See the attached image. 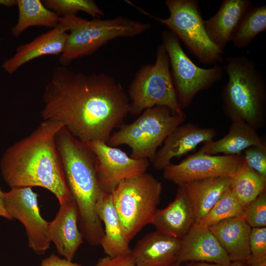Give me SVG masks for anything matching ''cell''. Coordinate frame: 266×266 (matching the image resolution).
<instances>
[{"label":"cell","mask_w":266,"mask_h":266,"mask_svg":"<svg viewBox=\"0 0 266 266\" xmlns=\"http://www.w3.org/2000/svg\"><path fill=\"white\" fill-rule=\"evenodd\" d=\"M43 120L55 121L79 140L106 142L130 112L122 85L104 73L86 74L58 66L43 95Z\"/></svg>","instance_id":"obj_1"},{"label":"cell","mask_w":266,"mask_h":266,"mask_svg":"<svg viewBox=\"0 0 266 266\" xmlns=\"http://www.w3.org/2000/svg\"><path fill=\"white\" fill-rule=\"evenodd\" d=\"M63 127L60 122L43 120L29 135L6 149L0 168L10 188L42 187L54 194L60 204L72 199L55 141Z\"/></svg>","instance_id":"obj_2"},{"label":"cell","mask_w":266,"mask_h":266,"mask_svg":"<svg viewBox=\"0 0 266 266\" xmlns=\"http://www.w3.org/2000/svg\"><path fill=\"white\" fill-rule=\"evenodd\" d=\"M55 141L67 186L77 207L79 227L94 229L101 223L96 208L104 193L98 180L97 157L88 143L74 137L65 127L57 133Z\"/></svg>","instance_id":"obj_3"},{"label":"cell","mask_w":266,"mask_h":266,"mask_svg":"<svg viewBox=\"0 0 266 266\" xmlns=\"http://www.w3.org/2000/svg\"><path fill=\"white\" fill-rule=\"evenodd\" d=\"M224 68L228 81L221 90L224 114L232 122H245L256 130L266 117V83L254 62L243 56H227Z\"/></svg>","instance_id":"obj_4"},{"label":"cell","mask_w":266,"mask_h":266,"mask_svg":"<svg viewBox=\"0 0 266 266\" xmlns=\"http://www.w3.org/2000/svg\"><path fill=\"white\" fill-rule=\"evenodd\" d=\"M67 27L68 36L59 61L62 66L73 60L92 54L116 38L132 37L150 29L151 25L122 16L87 20L76 16L60 17Z\"/></svg>","instance_id":"obj_5"},{"label":"cell","mask_w":266,"mask_h":266,"mask_svg":"<svg viewBox=\"0 0 266 266\" xmlns=\"http://www.w3.org/2000/svg\"><path fill=\"white\" fill-rule=\"evenodd\" d=\"M185 117L183 112L173 114L165 106L147 108L133 122L122 124L106 143L112 147L127 145L132 150L131 157L152 163L158 148Z\"/></svg>","instance_id":"obj_6"},{"label":"cell","mask_w":266,"mask_h":266,"mask_svg":"<svg viewBox=\"0 0 266 266\" xmlns=\"http://www.w3.org/2000/svg\"><path fill=\"white\" fill-rule=\"evenodd\" d=\"M162 189V183L146 172L121 181L111 193L123 235L128 242L144 227L151 224Z\"/></svg>","instance_id":"obj_7"},{"label":"cell","mask_w":266,"mask_h":266,"mask_svg":"<svg viewBox=\"0 0 266 266\" xmlns=\"http://www.w3.org/2000/svg\"><path fill=\"white\" fill-rule=\"evenodd\" d=\"M127 94L129 114L133 115L139 116L146 109L156 106H166L173 114L183 112L172 80L169 58L162 44L157 48L155 64L139 69Z\"/></svg>","instance_id":"obj_8"},{"label":"cell","mask_w":266,"mask_h":266,"mask_svg":"<svg viewBox=\"0 0 266 266\" xmlns=\"http://www.w3.org/2000/svg\"><path fill=\"white\" fill-rule=\"evenodd\" d=\"M165 4L169 13L166 18L148 16L166 26L169 31L181 39L199 61L211 65L222 62L224 51L209 39L198 0H166Z\"/></svg>","instance_id":"obj_9"},{"label":"cell","mask_w":266,"mask_h":266,"mask_svg":"<svg viewBox=\"0 0 266 266\" xmlns=\"http://www.w3.org/2000/svg\"><path fill=\"white\" fill-rule=\"evenodd\" d=\"M162 44L169 58L172 80L181 109L196 95L209 89L222 77L224 68L216 64L209 68L197 66L183 51L178 38L169 31L162 33Z\"/></svg>","instance_id":"obj_10"},{"label":"cell","mask_w":266,"mask_h":266,"mask_svg":"<svg viewBox=\"0 0 266 266\" xmlns=\"http://www.w3.org/2000/svg\"><path fill=\"white\" fill-rule=\"evenodd\" d=\"M37 198L32 187L12 188L4 192L7 211L13 219L24 225L29 247L37 255H41L50 248L51 241L48 233L49 222L40 214Z\"/></svg>","instance_id":"obj_11"},{"label":"cell","mask_w":266,"mask_h":266,"mask_svg":"<svg viewBox=\"0 0 266 266\" xmlns=\"http://www.w3.org/2000/svg\"><path fill=\"white\" fill-rule=\"evenodd\" d=\"M243 159L242 154L213 155L198 151L179 164H169L163 169V176L178 186L202 179L232 177Z\"/></svg>","instance_id":"obj_12"},{"label":"cell","mask_w":266,"mask_h":266,"mask_svg":"<svg viewBox=\"0 0 266 266\" xmlns=\"http://www.w3.org/2000/svg\"><path fill=\"white\" fill-rule=\"evenodd\" d=\"M97 159V175L102 190L111 193L121 181L139 176L149 166L148 159H135L103 141L88 143Z\"/></svg>","instance_id":"obj_13"},{"label":"cell","mask_w":266,"mask_h":266,"mask_svg":"<svg viewBox=\"0 0 266 266\" xmlns=\"http://www.w3.org/2000/svg\"><path fill=\"white\" fill-rule=\"evenodd\" d=\"M216 135L213 128H202L193 124L179 125L165 139L152 162L156 169L163 170L178 158L193 151L199 144L213 140Z\"/></svg>","instance_id":"obj_14"},{"label":"cell","mask_w":266,"mask_h":266,"mask_svg":"<svg viewBox=\"0 0 266 266\" xmlns=\"http://www.w3.org/2000/svg\"><path fill=\"white\" fill-rule=\"evenodd\" d=\"M207 262L228 265L227 253L208 227L198 223L181 240L176 263Z\"/></svg>","instance_id":"obj_15"},{"label":"cell","mask_w":266,"mask_h":266,"mask_svg":"<svg viewBox=\"0 0 266 266\" xmlns=\"http://www.w3.org/2000/svg\"><path fill=\"white\" fill-rule=\"evenodd\" d=\"M60 205L55 217L49 222L48 236L58 253L72 261L83 242V236L78 227L77 209L73 199Z\"/></svg>","instance_id":"obj_16"},{"label":"cell","mask_w":266,"mask_h":266,"mask_svg":"<svg viewBox=\"0 0 266 266\" xmlns=\"http://www.w3.org/2000/svg\"><path fill=\"white\" fill-rule=\"evenodd\" d=\"M68 29L62 22L32 41L19 46L14 55L2 65L8 73L16 71L24 64L45 55H61L68 36Z\"/></svg>","instance_id":"obj_17"},{"label":"cell","mask_w":266,"mask_h":266,"mask_svg":"<svg viewBox=\"0 0 266 266\" xmlns=\"http://www.w3.org/2000/svg\"><path fill=\"white\" fill-rule=\"evenodd\" d=\"M195 224L194 212L183 185L178 186L174 200L166 207L157 209L151 223L156 231L181 240Z\"/></svg>","instance_id":"obj_18"},{"label":"cell","mask_w":266,"mask_h":266,"mask_svg":"<svg viewBox=\"0 0 266 266\" xmlns=\"http://www.w3.org/2000/svg\"><path fill=\"white\" fill-rule=\"evenodd\" d=\"M181 239L157 231L138 241L131 254L135 266H170L176 263Z\"/></svg>","instance_id":"obj_19"},{"label":"cell","mask_w":266,"mask_h":266,"mask_svg":"<svg viewBox=\"0 0 266 266\" xmlns=\"http://www.w3.org/2000/svg\"><path fill=\"white\" fill-rule=\"evenodd\" d=\"M250 0H224L217 12L204 20L206 34L212 43L222 51L230 42L241 19L252 5Z\"/></svg>","instance_id":"obj_20"},{"label":"cell","mask_w":266,"mask_h":266,"mask_svg":"<svg viewBox=\"0 0 266 266\" xmlns=\"http://www.w3.org/2000/svg\"><path fill=\"white\" fill-rule=\"evenodd\" d=\"M232 262L246 261L250 255L251 228L241 216L222 220L208 227Z\"/></svg>","instance_id":"obj_21"},{"label":"cell","mask_w":266,"mask_h":266,"mask_svg":"<svg viewBox=\"0 0 266 266\" xmlns=\"http://www.w3.org/2000/svg\"><path fill=\"white\" fill-rule=\"evenodd\" d=\"M96 210L104 225V235L100 242L104 253L110 257L130 254V243L123 235L111 193H103L97 204Z\"/></svg>","instance_id":"obj_22"},{"label":"cell","mask_w":266,"mask_h":266,"mask_svg":"<svg viewBox=\"0 0 266 266\" xmlns=\"http://www.w3.org/2000/svg\"><path fill=\"white\" fill-rule=\"evenodd\" d=\"M264 142L257 130L244 121H233L228 133L217 140L203 143L200 152L208 155L222 153L225 155H239L247 148Z\"/></svg>","instance_id":"obj_23"},{"label":"cell","mask_w":266,"mask_h":266,"mask_svg":"<svg viewBox=\"0 0 266 266\" xmlns=\"http://www.w3.org/2000/svg\"><path fill=\"white\" fill-rule=\"evenodd\" d=\"M232 177H217L195 180L183 185L199 223L230 187Z\"/></svg>","instance_id":"obj_24"},{"label":"cell","mask_w":266,"mask_h":266,"mask_svg":"<svg viewBox=\"0 0 266 266\" xmlns=\"http://www.w3.org/2000/svg\"><path fill=\"white\" fill-rule=\"evenodd\" d=\"M19 16L11 29L12 35L20 36L28 28L43 26L51 28L59 23L60 17L47 8L39 0H17Z\"/></svg>","instance_id":"obj_25"},{"label":"cell","mask_w":266,"mask_h":266,"mask_svg":"<svg viewBox=\"0 0 266 266\" xmlns=\"http://www.w3.org/2000/svg\"><path fill=\"white\" fill-rule=\"evenodd\" d=\"M230 187L244 209L266 191V178L249 167L243 159L231 178Z\"/></svg>","instance_id":"obj_26"},{"label":"cell","mask_w":266,"mask_h":266,"mask_svg":"<svg viewBox=\"0 0 266 266\" xmlns=\"http://www.w3.org/2000/svg\"><path fill=\"white\" fill-rule=\"evenodd\" d=\"M266 29V5H251L241 19L231 41L237 48L247 47Z\"/></svg>","instance_id":"obj_27"},{"label":"cell","mask_w":266,"mask_h":266,"mask_svg":"<svg viewBox=\"0 0 266 266\" xmlns=\"http://www.w3.org/2000/svg\"><path fill=\"white\" fill-rule=\"evenodd\" d=\"M243 209L230 187L198 224L209 227L222 220L242 216Z\"/></svg>","instance_id":"obj_28"},{"label":"cell","mask_w":266,"mask_h":266,"mask_svg":"<svg viewBox=\"0 0 266 266\" xmlns=\"http://www.w3.org/2000/svg\"><path fill=\"white\" fill-rule=\"evenodd\" d=\"M41 2L60 17L76 16L79 11L84 12L94 18L104 15L93 0H43Z\"/></svg>","instance_id":"obj_29"},{"label":"cell","mask_w":266,"mask_h":266,"mask_svg":"<svg viewBox=\"0 0 266 266\" xmlns=\"http://www.w3.org/2000/svg\"><path fill=\"white\" fill-rule=\"evenodd\" d=\"M250 255L245 261L249 266H266V227L251 229Z\"/></svg>","instance_id":"obj_30"},{"label":"cell","mask_w":266,"mask_h":266,"mask_svg":"<svg viewBox=\"0 0 266 266\" xmlns=\"http://www.w3.org/2000/svg\"><path fill=\"white\" fill-rule=\"evenodd\" d=\"M241 216L251 228L266 227V191L244 208Z\"/></svg>","instance_id":"obj_31"},{"label":"cell","mask_w":266,"mask_h":266,"mask_svg":"<svg viewBox=\"0 0 266 266\" xmlns=\"http://www.w3.org/2000/svg\"><path fill=\"white\" fill-rule=\"evenodd\" d=\"M242 154L249 167L266 178V144L264 141L261 144L249 147Z\"/></svg>","instance_id":"obj_32"},{"label":"cell","mask_w":266,"mask_h":266,"mask_svg":"<svg viewBox=\"0 0 266 266\" xmlns=\"http://www.w3.org/2000/svg\"><path fill=\"white\" fill-rule=\"evenodd\" d=\"M94 266H135L134 260L131 254L99 259Z\"/></svg>","instance_id":"obj_33"},{"label":"cell","mask_w":266,"mask_h":266,"mask_svg":"<svg viewBox=\"0 0 266 266\" xmlns=\"http://www.w3.org/2000/svg\"><path fill=\"white\" fill-rule=\"evenodd\" d=\"M41 266H82L81 265L65 258H61L54 253H52L49 257L43 259Z\"/></svg>","instance_id":"obj_34"},{"label":"cell","mask_w":266,"mask_h":266,"mask_svg":"<svg viewBox=\"0 0 266 266\" xmlns=\"http://www.w3.org/2000/svg\"><path fill=\"white\" fill-rule=\"evenodd\" d=\"M0 216L3 217L8 220H12L13 219L7 211L4 204V192H3L0 187Z\"/></svg>","instance_id":"obj_35"},{"label":"cell","mask_w":266,"mask_h":266,"mask_svg":"<svg viewBox=\"0 0 266 266\" xmlns=\"http://www.w3.org/2000/svg\"><path fill=\"white\" fill-rule=\"evenodd\" d=\"M229 265H225L207 262H191L186 266H229Z\"/></svg>","instance_id":"obj_36"},{"label":"cell","mask_w":266,"mask_h":266,"mask_svg":"<svg viewBox=\"0 0 266 266\" xmlns=\"http://www.w3.org/2000/svg\"><path fill=\"white\" fill-rule=\"evenodd\" d=\"M0 4L6 6L17 5V0H0Z\"/></svg>","instance_id":"obj_37"},{"label":"cell","mask_w":266,"mask_h":266,"mask_svg":"<svg viewBox=\"0 0 266 266\" xmlns=\"http://www.w3.org/2000/svg\"><path fill=\"white\" fill-rule=\"evenodd\" d=\"M229 266H249L245 261L232 262Z\"/></svg>","instance_id":"obj_38"},{"label":"cell","mask_w":266,"mask_h":266,"mask_svg":"<svg viewBox=\"0 0 266 266\" xmlns=\"http://www.w3.org/2000/svg\"><path fill=\"white\" fill-rule=\"evenodd\" d=\"M170 266H183L181 265V264L176 263Z\"/></svg>","instance_id":"obj_39"}]
</instances>
